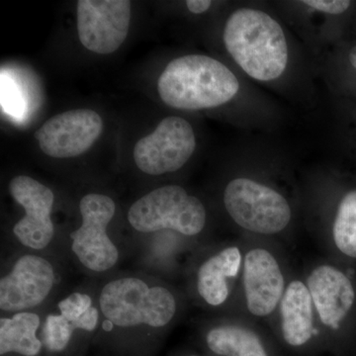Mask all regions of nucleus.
I'll list each match as a JSON object with an SVG mask.
<instances>
[{
    "mask_svg": "<svg viewBox=\"0 0 356 356\" xmlns=\"http://www.w3.org/2000/svg\"><path fill=\"white\" fill-rule=\"evenodd\" d=\"M222 202L236 226L252 235H280L291 224V205L286 197L252 178L232 179L225 187Z\"/></svg>",
    "mask_w": 356,
    "mask_h": 356,
    "instance_id": "1a4fd4ad",
    "label": "nucleus"
},
{
    "mask_svg": "<svg viewBox=\"0 0 356 356\" xmlns=\"http://www.w3.org/2000/svg\"><path fill=\"white\" fill-rule=\"evenodd\" d=\"M127 220L131 228L140 235L172 233L191 240L205 231L207 210L200 199L184 187L163 185L134 202Z\"/></svg>",
    "mask_w": 356,
    "mask_h": 356,
    "instance_id": "0eeeda50",
    "label": "nucleus"
},
{
    "mask_svg": "<svg viewBox=\"0 0 356 356\" xmlns=\"http://www.w3.org/2000/svg\"><path fill=\"white\" fill-rule=\"evenodd\" d=\"M222 39L236 65L255 81H273L284 74L289 60L286 36L264 11L236 9L227 20Z\"/></svg>",
    "mask_w": 356,
    "mask_h": 356,
    "instance_id": "f03ea898",
    "label": "nucleus"
},
{
    "mask_svg": "<svg viewBox=\"0 0 356 356\" xmlns=\"http://www.w3.org/2000/svg\"><path fill=\"white\" fill-rule=\"evenodd\" d=\"M350 62L351 65L356 70V46L350 51Z\"/></svg>",
    "mask_w": 356,
    "mask_h": 356,
    "instance_id": "4be33fe9",
    "label": "nucleus"
},
{
    "mask_svg": "<svg viewBox=\"0 0 356 356\" xmlns=\"http://www.w3.org/2000/svg\"><path fill=\"white\" fill-rule=\"evenodd\" d=\"M102 130V116L93 110H70L49 119L35 138L41 151L51 158H76L93 146Z\"/></svg>",
    "mask_w": 356,
    "mask_h": 356,
    "instance_id": "2eb2a0df",
    "label": "nucleus"
},
{
    "mask_svg": "<svg viewBox=\"0 0 356 356\" xmlns=\"http://www.w3.org/2000/svg\"><path fill=\"white\" fill-rule=\"evenodd\" d=\"M240 90L234 72L221 62L204 55L172 60L158 81L161 100L175 109L214 108L231 102Z\"/></svg>",
    "mask_w": 356,
    "mask_h": 356,
    "instance_id": "7ed1b4c3",
    "label": "nucleus"
},
{
    "mask_svg": "<svg viewBox=\"0 0 356 356\" xmlns=\"http://www.w3.org/2000/svg\"><path fill=\"white\" fill-rule=\"evenodd\" d=\"M93 288L74 290L42 311L44 356H83L99 336L102 314Z\"/></svg>",
    "mask_w": 356,
    "mask_h": 356,
    "instance_id": "423d86ee",
    "label": "nucleus"
},
{
    "mask_svg": "<svg viewBox=\"0 0 356 356\" xmlns=\"http://www.w3.org/2000/svg\"><path fill=\"white\" fill-rule=\"evenodd\" d=\"M195 147V133L191 123L181 117H166L153 133L138 140L134 161L140 172L159 177L184 168Z\"/></svg>",
    "mask_w": 356,
    "mask_h": 356,
    "instance_id": "ddd939ff",
    "label": "nucleus"
},
{
    "mask_svg": "<svg viewBox=\"0 0 356 356\" xmlns=\"http://www.w3.org/2000/svg\"><path fill=\"white\" fill-rule=\"evenodd\" d=\"M283 341L292 348H302L320 336L315 309L304 278H292L275 315Z\"/></svg>",
    "mask_w": 356,
    "mask_h": 356,
    "instance_id": "dca6fc26",
    "label": "nucleus"
},
{
    "mask_svg": "<svg viewBox=\"0 0 356 356\" xmlns=\"http://www.w3.org/2000/svg\"><path fill=\"white\" fill-rule=\"evenodd\" d=\"M303 3L320 13L341 14L350 8L351 2L346 0H306Z\"/></svg>",
    "mask_w": 356,
    "mask_h": 356,
    "instance_id": "aec40b11",
    "label": "nucleus"
},
{
    "mask_svg": "<svg viewBox=\"0 0 356 356\" xmlns=\"http://www.w3.org/2000/svg\"><path fill=\"white\" fill-rule=\"evenodd\" d=\"M99 336L120 356H144L149 343L170 330L184 310L181 295L170 283L144 273H114L97 287Z\"/></svg>",
    "mask_w": 356,
    "mask_h": 356,
    "instance_id": "f257e3e1",
    "label": "nucleus"
},
{
    "mask_svg": "<svg viewBox=\"0 0 356 356\" xmlns=\"http://www.w3.org/2000/svg\"><path fill=\"white\" fill-rule=\"evenodd\" d=\"M9 193L24 211L11 229L18 250L55 252L57 233L51 217L55 194L50 187L35 178L18 175L9 182Z\"/></svg>",
    "mask_w": 356,
    "mask_h": 356,
    "instance_id": "9d476101",
    "label": "nucleus"
},
{
    "mask_svg": "<svg viewBox=\"0 0 356 356\" xmlns=\"http://www.w3.org/2000/svg\"><path fill=\"white\" fill-rule=\"evenodd\" d=\"M324 245L332 261L356 266V187L343 192L337 201Z\"/></svg>",
    "mask_w": 356,
    "mask_h": 356,
    "instance_id": "a211bd4d",
    "label": "nucleus"
},
{
    "mask_svg": "<svg viewBox=\"0 0 356 356\" xmlns=\"http://www.w3.org/2000/svg\"><path fill=\"white\" fill-rule=\"evenodd\" d=\"M304 280L315 309L318 331L334 336L356 332V269L339 262H317Z\"/></svg>",
    "mask_w": 356,
    "mask_h": 356,
    "instance_id": "6e6552de",
    "label": "nucleus"
},
{
    "mask_svg": "<svg viewBox=\"0 0 356 356\" xmlns=\"http://www.w3.org/2000/svg\"><path fill=\"white\" fill-rule=\"evenodd\" d=\"M211 6H212V2L210 0H188L186 2L187 8L194 14L206 13Z\"/></svg>",
    "mask_w": 356,
    "mask_h": 356,
    "instance_id": "412c9836",
    "label": "nucleus"
},
{
    "mask_svg": "<svg viewBox=\"0 0 356 356\" xmlns=\"http://www.w3.org/2000/svg\"><path fill=\"white\" fill-rule=\"evenodd\" d=\"M81 224L72 229L65 245L70 257L83 273L95 277H108L123 259L121 243L109 228L116 203L106 194H86L79 202Z\"/></svg>",
    "mask_w": 356,
    "mask_h": 356,
    "instance_id": "39448f33",
    "label": "nucleus"
},
{
    "mask_svg": "<svg viewBox=\"0 0 356 356\" xmlns=\"http://www.w3.org/2000/svg\"><path fill=\"white\" fill-rule=\"evenodd\" d=\"M77 32L84 48L108 55L127 38L131 21L128 0H79L76 4Z\"/></svg>",
    "mask_w": 356,
    "mask_h": 356,
    "instance_id": "4468645a",
    "label": "nucleus"
},
{
    "mask_svg": "<svg viewBox=\"0 0 356 356\" xmlns=\"http://www.w3.org/2000/svg\"><path fill=\"white\" fill-rule=\"evenodd\" d=\"M186 356H201V355H186Z\"/></svg>",
    "mask_w": 356,
    "mask_h": 356,
    "instance_id": "5701e85b",
    "label": "nucleus"
},
{
    "mask_svg": "<svg viewBox=\"0 0 356 356\" xmlns=\"http://www.w3.org/2000/svg\"><path fill=\"white\" fill-rule=\"evenodd\" d=\"M60 266L55 252L18 250L2 268L1 316L43 311L50 305L62 285Z\"/></svg>",
    "mask_w": 356,
    "mask_h": 356,
    "instance_id": "20e7f679",
    "label": "nucleus"
},
{
    "mask_svg": "<svg viewBox=\"0 0 356 356\" xmlns=\"http://www.w3.org/2000/svg\"><path fill=\"white\" fill-rule=\"evenodd\" d=\"M288 282L282 261L264 245L243 248L238 290L250 317L266 320L275 315Z\"/></svg>",
    "mask_w": 356,
    "mask_h": 356,
    "instance_id": "9b49d317",
    "label": "nucleus"
},
{
    "mask_svg": "<svg viewBox=\"0 0 356 356\" xmlns=\"http://www.w3.org/2000/svg\"><path fill=\"white\" fill-rule=\"evenodd\" d=\"M41 325L42 311L1 316L0 356H44Z\"/></svg>",
    "mask_w": 356,
    "mask_h": 356,
    "instance_id": "6ab92c4d",
    "label": "nucleus"
},
{
    "mask_svg": "<svg viewBox=\"0 0 356 356\" xmlns=\"http://www.w3.org/2000/svg\"><path fill=\"white\" fill-rule=\"evenodd\" d=\"M243 248L236 243L205 250L193 262L191 288L199 304L210 310L228 305L240 287Z\"/></svg>",
    "mask_w": 356,
    "mask_h": 356,
    "instance_id": "f8f14e48",
    "label": "nucleus"
},
{
    "mask_svg": "<svg viewBox=\"0 0 356 356\" xmlns=\"http://www.w3.org/2000/svg\"><path fill=\"white\" fill-rule=\"evenodd\" d=\"M248 323L233 318H218L207 323L203 341L217 356H268L259 332Z\"/></svg>",
    "mask_w": 356,
    "mask_h": 356,
    "instance_id": "f3484780",
    "label": "nucleus"
}]
</instances>
